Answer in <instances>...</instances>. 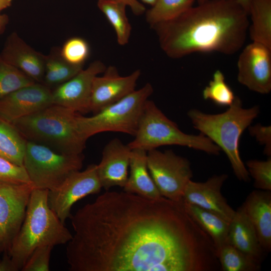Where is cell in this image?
Here are the masks:
<instances>
[{
    "instance_id": "6da1fadb",
    "label": "cell",
    "mask_w": 271,
    "mask_h": 271,
    "mask_svg": "<svg viewBox=\"0 0 271 271\" xmlns=\"http://www.w3.org/2000/svg\"><path fill=\"white\" fill-rule=\"evenodd\" d=\"M71 271H216L209 235L181 201L123 192L99 195L72 215Z\"/></svg>"
},
{
    "instance_id": "7a4b0ae2",
    "label": "cell",
    "mask_w": 271,
    "mask_h": 271,
    "mask_svg": "<svg viewBox=\"0 0 271 271\" xmlns=\"http://www.w3.org/2000/svg\"><path fill=\"white\" fill-rule=\"evenodd\" d=\"M248 16L238 0H206L151 28L162 50L171 58L196 52L232 55L245 41Z\"/></svg>"
},
{
    "instance_id": "3957f363",
    "label": "cell",
    "mask_w": 271,
    "mask_h": 271,
    "mask_svg": "<svg viewBox=\"0 0 271 271\" xmlns=\"http://www.w3.org/2000/svg\"><path fill=\"white\" fill-rule=\"evenodd\" d=\"M49 190L34 188L24 220L7 253L17 271L21 270L38 247L68 243L72 234L48 202Z\"/></svg>"
},
{
    "instance_id": "277c9868",
    "label": "cell",
    "mask_w": 271,
    "mask_h": 271,
    "mask_svg": "<svg viewBox=\"0 0 271 271\" xmlns=\"http://www.w3.org/2000/svg\"><path fill=\"white\" fill-rule=\"evenodd\" d=\"M229 106L225 112L218 114L192 109L187 115L195 129L224 152L236 178L247 182L250 177L240 156L239 142L243 131L258 115L260 109L257 105L243 108L241 99L236 96Z\"/></svg>"
},
{
    "instance_id": "5b68a950",
    "label": "cell",
    "mask_w": 271,
    "mask_h": 271,
    "mask_svg": "<svg viewBox=\"0 0 271 271\" xmlns=\"http://www.w3.org/2000/svg\"><path fill=\"white\" fill-rule=\"evenodd\" d=\"M78 114L53 104L11 125L26 141L45 145L61 153L77 155L82 154L87 140L79 130Z\"/></svg>"
},
{
    "instance_id": "8992f818",
    "label": "cell",
    "mask_w": 271,
    "mask_h": 271,
    "mask_svg": "<svg viewBox=\"0 0 271 271\" xmlns=\"http://www.w3.org/2000/svg\"><path fill=\"white\" fill-rule=\"evenodd\" d=\"M133 140L127 145L131 149L148 152L163 146L177 145L218 155L221 150L208 138L200 133L190 134L181 130L154 102L145 103Z\"/></svg>"
},
{
    "instance_id": "52a82bcc",
    "label": "cell",
    "mask_w": 271,
    "mask_h": 271,
    "mask_svg": "<svg viewBox=\"0 0 271 271\" xmlns=\"http://www.w3.org/2000/svg\"><path fill=\"white\" fill-rule=\"evenodd\" d=\"M153 92V88L147 83L119 101L106 107L92 116L78 114V127L87 140L98 133L119 132L134 136L145 103Z\"/></svg>"
},
{
    "instance_id": "ba28073f",
    "label": "cell",
    "mask_w": 271,
    "mask_h": 271,
    "mask_svg": "<svg viewBox=\"0 0 271 271\" xmlns=\"http://www.w3.org/2000/svg\"><path fill=\"white\" fill-rule=\"evenodd\" d=\"M83 161L82 154L61 153L26 141L23 167L34 188L49 191L57 189L69 174L80 170Z\"/></svg>"
},
{
    "instance_id": "9c48e42d",
    "label": "cell",
    "mask_w": 271,
    "mask_h": 271,
    "mask_svg": "<svg viewBox=\"0 0 271 271\" xmlns=\"http://www.w3.org/2000/svg\"><path fill=\"white\" fill-rule=\"evenodd\" d=\"M150 174L162 196L179 202L193 172L189 161L172 150L156 149L147 152Z\"/></svg>"
},
{
    "instance_id": "30bf717a",
    "label": "cell",
    "mask_w": 271,
    "mask_h": 271,
    "mask_svg": "<svg viewBox=\"0 0 271 271\" xmlns=\"http://www.w3.org/2000/svg\"><path fill=\"white\" fill-rule=\"evenodd\" d=\"M32 183L0 180V253H7L24 220Z\"/></svg>"
},
{
    "instance_id": "8fae6325",
    "label": "cell",
    "mask_w": 271,
    "mask_h": 271,
    "mask_svg": "<svg viewBox=\"0 0 271 271\" xmlns=\"http://www.w3.org/2000/svg\"><path fill=\"white\" fill-rule=\"evenodd\" d=\"M101 188L97 165L90 164L82 171L73 172L57 189L49 191L48 204L64 223L70 218L72 207L76 202L89 195L98 193Z\"/></svg>"
},
{
    "instance_id": "7c38bea8",
    "label": "cell",
    "mask_w": 271,
    "mask_h": 271,
    "mask_svg": "<svg viewBox=\"0 0 271 271\" xmlns=\"http://www.w3.org/2000/svg\"><path fill=\"white\" fill-rule=\"evenodd\" d=\"M237 80L249 90L267 94L271 90V48L252 42L241 52Z\"/></svg>"
},
{
    "instance_id": "4fadbf2b",
    "label": "cell",
    "mask_w": 271,
    "mask_h": 271,
    "mask_svg": "<svg viewBox=\"0 0 271 271\" xmlns=\"http://www.w3.org/2000/svg\"><path fill=\"white\" fill-rule=\"evenodd\" d=\"M104 64L99 60L92 62L68 81L52 91L53 103L68 108L79 114L90 112V99L94 78L104 72Z\"/></svg>"
},
{
    "instance_id": "5bb4252c",
    "label": "cell",
    "mask_w": 271,
    "mask_h": 271,
    "mask_svg": "<svg viewBox=\"0 0 271 271\" xmlns=\"http://www.w3.org/2000/svg\"><path fill=\"white\" fill-rule=\"evenodd\" d=\"M53 104L52 90L35 82L0 98V119L11 124Z\"/></svg>"
},
{
    "instance_id": "9a60e30c",
    "label": "cell",
    "mask_w": 271,
    "mask_h": 271,
    "mask_svg": "<svg viewBox=\"0 0 271 271\" xmlns=\"http://www.w3.org/2000/svg\"><path fill=\"white\" fill-rule=\"evenodd\" d=\"M103 73L101 76L95 77L92 82L90 112L93 114L134 91L141 74L138 69L127 76H121L113 66L106 68Z\"/></svg>"
},
{
    "instance_id": "2e32d148",
    "label": "cell",
    "mask_w": 271,
    "mask_h": 271,
    "mask_svg": "<svg viewBox=\"0 0 271 271\" xmlns=\"http://www.w3.org/2000/svg\"><path fill=\"white\" fill-rule=\"evenodd\" d=\"M228 178L222 174L213 175L204 182L190 180L184 190L182 200L213 212L230 222L234 210L221 193L222 187Z\"/></svg>"
},
{
    "instance_id": "e0dca14e",
    "label": "cell",
    "mask_w": 271,
    "mask_h": 271,
    "mask_svg": "<svg viewBox=\"0 0 271 271\" xmlns=\"http://www.w3.org/2000/svg\"><path fill=\"white\" fill-rule=\"evenodd\" d=\"M131 149L117 138L104 147L100 162L97 165L98 176L105 190L114 186L123 187L128 175Z\"/></svg>"
},
{
    "instance_id": "ac0fdd59",
    "label": "cell",
    "mask_w": 271,
    "mask_h": 271,
    "mask_svg": "<svg viewBox=\"0 0 271 271\" xmlns=\"http://www.w3.org/2000/svg\"><path fill=\"white\" fill-rule=\"evenodd\" d=\"M1 57L35 81H43L45 55L33 49L16 33L12 34L8 38Z\"/></svg>"
},
{
    "instance_id": "d6986e66",
    "label": "cell",
    "mask_w": 271,
    "mask_h": 271,
    "mask_svg": "<svg viewBox=\"0 0 271 271\" xmlns=\"http://www.w3.org/2000/svg\"><path fill=\"white\" fill-rule=\"evenodd\" d=\"M253 225L263 250L271 249V192L254 190L241 205Z\"/></svg>"
},
{
    "instance_id": "ffe728a7",
    "label": "cell",
    "mask_w": 271,
    "mask_h": 271,
    "mask_svg": "<svg viewBox=\"0 0 271 271\" xmlns=\"http://www.w3.org/2000/svg\"><path fill=\"white\" fill-rule=\"evenodd\" d=\"M227 242L260 264L263 250L242 206L235 211L229 222Z\"/></svg>"
},
{
    "instance_id": "44dd1931",
    "label": "cell",
    "mask_w": 271,
    "mask_h": 271,
    "mask_svg": "<svg viewBox=\"0 0 271 271\" xmlns=\"http://www.w3.org/2000/svg\"><path fill=\"white\" fill-rule=\"evenodd\" d=\"M129 169V174L123 187V191L150 199L157 200L163 197L150 174L147 152L131 150Z\"/></svg>"
},
{
    "instance_id": "7402d4cb",
    "label": "cell",
    "mask_w": 271,
    "mask_h": 271,
    "mask_svg": "<svg viewBox=\"0 0 271 271\" xmlns=\"http://www.w3.org/2000/svg\"><path fill=\"white\" fill-rule=\"evenodd\" d=\"M187 213L211 239L217 251L227 243L229 222L218 215L182 200Z\"/></svg>"
},
{
    "instance_id": "603a6c76",
    "label": "cell",
    "mask_w": 271,
    "mask_h": 271,
    "mask_svg": "<svg viewBox=\"0 0 271 271\" xmlns=\"http://www.w3.org/2000/svg\"><path fill=\"white\" fill-rule=\"evenodd\" d=\"M248 15L251 17L248 30L252 42L271 48V0H250Z\"/></svg>"
},
{
    "instance_id": "cb8c5ba5",
    "label": "cell",
    "mask_w": 271,
    "mask_h": 271,
    "mask_svg": "<svg viewBox=\"0 0 271 271\" xmlns=\"http://www.w3.org/2000/svg\"><path fill=\"white\" fill-rule=\"evenodd\" d=\"M83 65L71 64L60 54V48H54L45 56V72L43 80L46 86L59 85L76 75Z\"/></svg>"
},
{
    "instance_id": "d4e9b609",
    "label": "cell",
    "mask_w": 271,
    "mask_h": 271,
    "mask_svg": "<svg viewBox=\"0 0 271 271\" xmlns=\"http://www.w3.org/2000/svg\"><path fill=\"white\" fill-rule=\"evenodd\" d=\"M26 140L11 124L0 119V156L23 166Z\"/></svg>"
},
{
    "instance_id": "484cf974",
    "label": "cell",
    "mask_w": 271,
    "mask_h": 271,
    "mask_svg": "<svg viewBox=\"0 0 271 271\" xmlns=\"http://www.w3.org/2000/svg\"><path fill=\"white\" fill-rule=\"evenodd\" d=\"M126 5L110 0H98L97 7L112 25L116 35L118 43L122 46L128 43L131 26L126 15Z\"/></svg>"
},
{
    "instance_id": "4316f807",
    "label": "cell",
    "mask_w": 271,
    "mask_h": 271,
    "mask_svg": "<svg viewBox=\"0 0 271 271\" xmlns=\"http://www.w3.org/2000/svg\"><path fill=\"white\" fill-rule=\"evenodd\" d=\"M196 0H157L146 11V19L151 27L178 17L191 7Z\"/></svg>"
},
{
    "instance_id": "83f0119b",
    "label": "cell",
    "mask_w": 271,
    "mask_h": 271,
    "mask_svg": "<svg viewBox=\"0 0 271 271\" xmlns=\"http://www.w3.org/2000/svg\"><path fill=\"white\" fill-rule=\"evenodd\" d=\"M221 269L223 271H256L260 264L226 243L216 251Z\"/></svg>"
},
{
    "instance_id": "f1b7e54d",
    "label": "cell",
    "mask_w": 271,
    "mask_h": 271,
    "mask_svg": "<svg viewBox=\"0 0 271 271\" xmlns=\"http://www.w3.org/2000/svg\"><path fill=\"white\" fill-rule=\"evenodd\" d=\"M35 81L0 57V98Z\"/></svg>"
},
{
    "instance_id": "f546056e",
    "label": "cell",
    "mask_w": 271,
    "mask_h": 271,
    "mask_svg": "<svg viewBox=\"0 0 271 271\" xmlns=\"http://www.w3.org/2000/svg\"><path fill=\"white\" fill-rule=\"evenodd\" d=\"M203 97L210 100L219 106H230L235 96L233 91L226 83L223 73L219 70L215 71L212 79L202 92Z\"/></svg>"
},
{
    "instance_id": "4dcf8cb0",
    "label": "cell",
    "mask_w": 271,
    "mask_h": 271,
    "mask_svg": "<svg viewBox=\"0 0 271 271\" xmlns=\"http://www.w3.org/2000/svg\"><path fill=\"white\" fill-rule=\"evenodd\" d=\"M88 43L79 37L67 40L60 49V54L68 63L75 65H84L89 55Z\"/></svg>"
},
{
    "instance_id": "1f68e13d",
    "label": "cell",
    "mask_w": 271,
    "mask_h": 271,
    "mask_svg": "<svg viewBox=\"0 0 271 271\" xmlns=\"http://www.w3.org/2000/svg\"><path fill=\"white\" fill-rule=\"evenodd\" d=\"M246 169L254 180V187L259 190L271 191V158L265 161L249 160Z\"/></svg>"
},
{
    "instance_id": "d6a6232c",
    "label": "cell",
    "mask_w": 271,
    "mask_h": 271,
    "mask_svg": "<svg viewBox=\"0 0 271 271\" xmlns=\"http://www.w3.org/2000/svg\"><path fill=\"white\" fill-rule=\"evenodd\" d=\"M53 246H40L31 253L22 267V271H48L50 260Z\"/></svg>"
},
{
    "instance_id": "836d02e7",
    "label": "cell",
    "mask_w": 271,
    "mask_h": 271,
    "mask_svg": "<svg viewBox=\"0 0 271 271\" xmlns=\"http://www.w3.org/2000/svg\"><path fill=\"white\" fill-rule=\"evenodd\" d=\"M0 180L16 183H31L24 167L17 165L1 156Z\"/></svg>"
},
{
    "instance_id": "e575fe53",
    "label": "cell",
    "mask_w": 271,
    "mask_h": 271,
    "mask_svg": "<svg viewBox=\"0 0 271 271\" xmlns=\"http://www.w3.org/2000/svg\"><path fill=\"white\" fill-rule=\"evenodd\" d=\"M249 134L255 138L259 144L264 147L263 152L268 157H271V127L260 123L248 127Z\"/></svg>"
},
{
    "instance_id": "d590c367",
    "label": "cell",
    "mask_w": 271,
    "mask_h": 271,
    "mask_svg": "<svg viewBox=\"0 0 271 271\" xmlns=\"http://www.w3.org/2000/svg\"><path fill=\"white\" fill-rule=\"evenodd\" d=\"M122 3L129 6L134 15H141L146 11L145 7L138 0H110Z\"/></svg>"
},
{
    "instance_id": "8d00e7d4",
    "label": "cell",
    "mask_w": 271,
    "mask_h": 271,
    "mask_svg": "<svg viewBox=\"0 0 271 271\" xmlns=\"http://www.w3.org/2000/svg\"><path fill=\"white\" fill-rule=\"evenodd\" d=\"M0 271H17L7 253H4L3 259H1Z\"/></svg>"
},
{
    "instance_id": "74e56055",
    "label": "cell",
    "mask_w": 271,
    "mask_h": 271,
    "mask_svg": "<svg viewBox=\"0 0 271 271\" xmlns=\"http://www.w3.org/2000/svg\"><path fill=\"white\" fill-rule=\"evenodd\" d=\"M9 22L8 17L5 14L0 13V35L5 30Z\"/></svg>"
},
{
    "instance_id": "f35d334b",
    "label": "cell",
    "mask_w": 271,
    "mask_h": 271,
    "mask_svg": "<svg viewBox=\"0 0 271 271\" xmlns=\"http://www.w3.org/2000/svg\"><path fill=\"white\" fill-rule=\"evenodd\" d=\"M12 0H0V13L3 10L10 7Z\"/></svg>"
},
{
    "instance_id": "ab89813d",
    "label": "cell",
    "mask_w": 271,
    "mask_h": 271,
    "mask_svg": "<svg viewBox=\"0 0 271 271\" xmlns=\"http://www.w3.org/2000/svg\"><path fill=\"white\" fill-rule=\"evenodd\" d=\"M248 15L250 0H238Z\"/></svg>"
},
{
    "instance_id": "60d3db41",
    "label": "cell",
    "mask_w": 271,
    "mask_h": 271,
    "mask_svg": "<svg viewBox=\"0 0 271 271\" xmlns=\"http://www.w3.org/2000/svg\"><path fill=\"white\" fill-rule=\"evenodd\" d=\"M141 1L146 4L151 5V6H153L157 1V0H141Z\"/></svg>"
},
{
    "instance_id": "b9f144b4",
    "label": "cell",
    "mask_w": 271,
    "mask_h": 271,
    "mask_svg": "<svg viewBox=\"0 0 271 271\" xmlns=\"http://www.w3.org/2000/svg\"><path fill=\"white\" fill-rule=\"evenodd\" d=\"M205 1L206 0H198V3L203 2Z\"/></svg>"
},
{
    "instance_id": "7bdbcfd3",
    "label": "cell",
    "mask_w": 271,
    "mask_h": 271,
    "mask_svg": "<svg viewBox=\"0 0 271 271\" xmlns=\"http://www.w3.org/2000/svg\"><path fill=\"white\" fill-rule=\"evenodd\" d=\"M0 261H1V259H0Z\"/></svg>"
}]
</instances>
